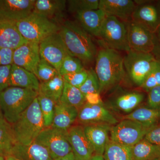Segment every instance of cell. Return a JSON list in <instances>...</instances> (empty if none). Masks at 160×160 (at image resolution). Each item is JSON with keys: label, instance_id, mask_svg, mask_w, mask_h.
I'll return each instance as SVG.
<instances>
[{"label": "cell", "instance_id": "e575fe53", "mask_svg": "<svg viewBox=\"0 0 160 160\" xmlns=\"http://www.w3.org/2000/svg\"><path fill=\"white\" fill-rule=\"evenodd\" d=\"M84 69L82 62L81 60L69 55L63 60L59 72L62 76H63L65 75L81 71Z\"/></svg>", "mask_w": 160, "mask_h": 160}, {"label": "cell", "instance_id": "d4e9b609", "mask_svg": "<svg viewBox=\"0 0 160 160\" xmlns=\"http://www.w3.org/2000/svg\"><path fill=\"white\" fill-rule=\"evenodd\" d=\"M40 82L35 75L26 69L12 65L9 86L20 87L38 91Z\"/></svg>", "mask_w": 160, "mask_h": 160}, {"label": "cell", "instance_id": "f6af8a7d", "mask_svg": "<svg viewBox=\"0 0 160 160\" xmlns=\"http://www.w3.org/2000/svg\"><path fill=\"white\" fill-rule=\"evenodd\" d=\"M54 160H77L75 158L74 155L72 152L70 154L64 157L59 158L57 159Z\"/></svg>", "mask_w": 160, "mask_h": 160}, {"label": "cell", "instance_id": "cb8c5ba5", "mask_svg": "<svg viewBox=\"0 0 160 160\" xmlns=\"http://www.w3.org/2000/svg\"><path fill=\"white\" fill-rule=\"evenodd\" d=\"M78 110L59 101L55 105L54 114L51 126L67 130L77 120Z\"/></svg>", "mask_w": 160, "mask_h": 160}, {"label": "cell", "instance_id": "74e56055", "mask_svg": "<svg viewBox=\"0 0 160 160\" xmlns=\"http://www.w3.org/2000/svg\"><path fill=\"white\" fill-rule=\"evenodd\" d=\"M147 106L154 109H160V86H157L148 92Z\"/></svg>", "mask_w": 160, "mask_h": 160}, {"label": "cell", "instance_id": "5b68a950", "mask_svg": "<svg viewBox=\"0 0 160 160\" xmlns=\"http://www.w3.org/2000/svg\"><path fill=\"white\" fill-rule=\"evenodd\" d=\"M15 24L25 39L39 44L49 36L59 32L60 28L57 23L32 12Z\"/></svg>", "mask_w": 160, "mask_h": 160}, {"label": "cell", "instance_id": "681fc988", "mask_svg": "<svg viewBox=\"0 0 160 160\" xmlns=\"http://www.w3.org/2000/svg\"><path fill=\"white\" fill-rule=\"evenodd\" d=\"M0 160H5V157L3 156L0 155Z\"/></svg>", "mask_w": 160, "mask_h": 160}, {"label": "cell", "instance_id": "8d00e7d4", "mask_svg": "<svg viewBox=\"0 0 160 160\" xmlns=\"http://www.w3.org/2000/svg\"><path fill=\"white\" fill-rule=\"evenodd\" d=\"M88 71L84 69L81 71L65 75L63 77L64 81L71 86L80 88L84 84L88 77Z\"/></svg>", "mask_w": 160, "mask_h": 160}, {"label": "cell", "instance_id": "d6a6232c", "mask_svg": "<svg viewBox=\"0 0 160 160\" xmlns=\"http://www.w3.org/2000/svg\"><path fill=\"white\" fill-rule=\"evenodd\" d=\"M99 0H69L67 1L68 10L75 14L78 12L98 9Z\"/></svg>", "mask_w": 160, "mask_h": 160}, {"label": "cell", "instance_id": "c3c4849f", "mask_svg": "<svg viewBox=\"0 0 160 160\" xmlns=\"http://www.w3.org/2000/svg\"><path fill=\"white\" fill-rule=\"evenodd\" d=\"M3 118L2 112V108H1V103H0V118Z\"/></svg>", "mask_w": 160, "mask_h": 160}, {"label": "cell", "instance_id": "ee69618b", "mask_svg": "<svg viewBox=\"0 0 160 160\" xmlns=\"http://www.w3.org/2000/svg\"><path fill=\"white\" fill-rule=\"evenodd\" d=\"M86 103L90 105H99L103 104L99 92L88 93L85 95Z\"/></svg>", "mask_w": 160, "mask_h": 160}, {"label": "cell", "instance_id": "8992f818", "mask_svg": "<svg viewBox=\"0 0 160 160\" xmlns=\"http://www.w3.org/2000/svg\"><path fill=\"white\" fill-rule=\"evenodd\" d=\"M98 38L104 47L126 52L130 50L126 22L114 17L106 16Z\"/></svg>", "mask_w": 160, "mask_h": 160}, {"label": "cell", "instance_id": "7c38bea8", "mask_svg": "<svg viewBox=\"0 0 160 160\" xmlns=\"http://www.w3.org/2000/svg\"><path fill=\"white\" fill-rule=\"evenodd\" d=\"M126 22L130 50L151 53L154 46V33L132 21Z\"/></svg>", "mask_w": 160, "mask_h": 160}, {"label": "cell", "instance_id": "d590c367", "mask_svg": "<svg viewBox=\"0 0 160 160\" xmlns=\"http://www.w3.org/2000/svg\"><path fill=\"white\" fill-rule=\"evenodd\" d=\"M88 75L84 84L79 88L84 94L99 92L100 83L94 69L90 68L88 70Z\"/></svg>", "mask_w": 160, "mask_h": 160}, {"label": "cell", "instance_id": "4dcf8cb0", "mask_svg": "<svg viewBox=\"0 0 160 160\" xmlns=\"http://www.w3.org/2000/svg\"><path fill=\"white\" fill-rule=\"evenodd\" d=\"M105 160H132L130 147L109 140L103 155Z\"/></svg>", "mask_w": 160, "mask_h": 160}, {"label": "cell", "instance_id": "83f0119b", "mask_svg": "<svg viewBox=\"0 0 160 160\" xmlns=\"http://www.w3.org/2000/svg\"><path fill=\"white\" fill-rule=\"evenodd\" d=\"M64 84L65 81L63 76L59 73L47 82H40L38 93L58 102L62 94Z\"/></svg>", "mask_w": 160, "mask_h": 160}, {"label": "cell", "instance_id": "ac0fdd59", "mask_svg": "<svg viewBox=\"0 0 160 160\" xmlns=\"http://www.w3.org/2000/svg\"><path fill=\"white\" fill-rule=\"evenodd\" d=\"M83 126L86 137L94 150V154L103 156L110 140L112 126L107 124H93Z\"/></svg>", "mask_w": 160, "mask_h": 160}, {"label": "cell", "instance_id": "4fadbf2b", "mask_svg": "<svg viewBox=\"0 0 160 160\" xmlns=\"http://www.w3.org/2000/svg\"><path fill=\"white\" fill-rule=\"evenodd\" d=\"M36 0H0V21L16 23L31 14Z\"/></svg>", "mask_w": 160, "mask_h": 160}, {"label": "cell", "instance_id": "ab89813d", "mask_svg": "<svg viewBox=\"0 0 160 160\" xmlns=\"http://www.w3.org/2000/svg\"><path fill=\"white\" fill-rule=\"evenodd\" d=\"M144 139L160 148V122L149 130Z\"/></svg>", "mask_w": 160, "mask_h": 160}, {"label": "cell", "instance_id": "277c9868", "mask_svg": "<svg viewBox=\"0 0 160 160\" xmlns=\"http://www.w3.org/2000/svg\"><path fill=\"white\" fill-rule=\"evenodd\" d=\"M12 127L17 143L29 145L35 141L45 128L37 98Z\"/></svg>", "mask_w": 160, "mask_h": 160}, {"label": "cell", "instance_id": "bcb514c9", "mask_svg": "<svg viewBox=\"0 0 160 160\" xmlns=\"http://www.w3.org/2000/svg\"><path fill=\"white\" fill-rule=\"evenodd\" d=\"M89 160H105L102 155L94 154Z\"/></svg>", "mask_w": 160, "mask_h": 160}, {"label": "cell", "instance_id": "7dc6e473", "mask_svg": "<svg viewBox=\"0 0 160 160\" xmlns=\"http://www.w3.org/2000/svg\"><path fill=\"white\" fill-rule=\"evenodd\" d=\"M5 160H18L12 155H9L5 157Z\"/></svg>", "mask_w": 160, "mask_h": 160}, {"label": "cell", "instance_id": "f546056e", "mask_svg": "<svg viewBox=\"0 0 160 160\" xmlns=\"http://www.w3.org/2000/svg\"><path fill=\"white\" fill-rule=\"evenodd\" d=\"M60 101L79 110L86 102L85 95L79 88L70 85L65 81L62 94Z\"/></svg>", "mask_w": 160, "mask_h": 160}, {"label": "cell", "instance_id": "f35d334b", "mask_svg": "<svg viewBox=\"0 0 160 160\" xmlns=\"http://www.w3.org/2000/svg\"><path fill=\"white\" fill-rule=\"evenodd\" d=\"M12 65L0 66V93L9 87Z\"/></svg>", "mask_w": 160, "mask_h": 160}, {"label": "cell", "instance_id": "8fae6325", "mask_svg": "<svg viewBox=\"0 0 160 160\" xmlns=\"http://www.w3.org/2000/svg\"><path fill=\"white\" fill-rule=\"evenodd\" d=\"M77 121L82 126L93 124H107L112 126L118 123L104 103L90 105L86 103L78 110Z\"/></svg>", "mask_w": 160, "mask_h": 160}, {"label": "cell", "instance_id": "d6986e66", "mask_svg": "<svg viewBox=\"0 0 160 160\" xmlns=\"http://www.w3.org/2000/svg\"><path fill=\"white\" fill-rule=\"evenodd\" d=\"M77 22L92 36L98 38L104 21L107 16L99 9L78 12L75 14Z\"/></svg>", "mask_w": 160, "mask_h": 160}, {"label": "cell", "instance_id": "7a4b0ae2", "mask_svg": "<svg viewBox=\"0 0 160 160\" xmlns=\"http://www.w3.org/2000/svg\"><path fill=\"white\" fill-rule=\"evenodd\" d=\"M95 71L100 83V93L108 91L121 82L126 71L124 57L119 51L103 46L98 50Z\"/></svg>", "mask_w": 160, "mask_h": 160}, {"label": "cell", "instance_id": "603a6c76", "mask_svg": "<svg viewBox=\"0 0 160 160\" xmlns=\"http://www.w3.org/2000/svg\"><path fill=\"white\" fill-rule=\"evenodd\" d=\"M11 155L18 160H53L47 149L36 142L26 145L17 143Z\"/></svg>", "mask_w": 160, "mask_h": 160}, {"label": "cell", "instance_id": "30bf717a", "mask_svg": "<svg viewBox=\"0 0 160 160\" xmlns=\"http://www.w3.org/2000/svg\"><path fill=\"white\" fill-rule=\"evenodd\" d=\"M40 58L59 71L63 60L70 52L59 32L49 36L39 44Z\"/></svg>", "mask_w": 160, "mask_h": 160}, {"label": "cell", "instance_id": "9c48e42d", "mask_svg": "<svg viewBox=\"0 0 160 160\" xmlns=\"http://www.w3.org/2000/svg\"><path fill=\"white\" fill-rule=\"evenodd\" d=\"M152 127H147L133 120L123 119L112 126L110 139L123 146L131 147L143 140Z\"/></svg>", "mask_w": 160, "mask_h": 160}, {"label": "cell", "instance_id": "44dd1931", "mask_svg": "<svg viewBox=\"0 0 160 160\" xmlns=\"http://www.w3.org/2000/svg\"><path fill=\"white\" fill-rule=\"evenodd\" d=\"M145 98V95L138 91H126L117 95L109 101V106L116 111L127 114L138 107Z\"/></svg>", "mask_w": 160, "mask_h": 160}, {"label": "cell", "instance_id": "484cf974", "mask_svg": "<svg viewBox=\"0 0 160 160\" xmlns=\"http://www.w3.org/2000/svg\"><path fill=\"white\" fill-rule=\"evenodd\" d=\"M123 119L133 120L148 127H152L160 122V109L147 107H138L123 117Z\"/></svg>", "mask_w": 160, "mask_h": 160}, {"label": "cell", "instance_id": "6da1fadb", "mask_svg": "<svg viewBox=\"0 0 160 160\" xmlns=\"http://www.w3.org/2000/svg\"><path fill=\"white\" fill-rule=\"evenodd\" d=\"M59 33L70 54L82 62L91 63L95 60L98 49L91 36L77 22L66 20L60 26Z\"/></svg>", "mask_w": 160, "mask_h": 160}, {"label": "cell", "instance_id": "3957f363", "mask_svg": "<svg viewBox=\"0 0 160 160\" xmlns=\"http://www.w3.org/2000/svg\"><path fill=\"white\" fill-rule=\"evenodd\" d=\"M38 95V92L32 89L9 86L0 93L3 118L12 125L14 124Z\"/></svg>", "mask_w": 160, "mask_h": 160}, {"label": "cell", "instance_id": "f907efd6", "mask_svg": "<svg viewBox=\"0 0 160 160\" xmlns=\"http://www.w3.org/2000/svg\"><path fill=\"white\" fill-rule=\"evenodd\" d=\"M160 160V159H158V160Z\"/></svg>", "mask_w": 160, "mask_h": 160}, {"label": "cell", "instance_id": "7bdbcfd3", "mask_svg": "<svg viewBox=\"0 0 160 160\" xmlns=\"http://www.w3.org/2000/svg\"><path fill=\"white\" fill-rule=\"evenodd\" d=\"M151 53L160 62V27L154 33V46Z\"/></svg>", "mask_w": 160, "mask_h": 160}, {"label": "cell", "instance_id": "52a82bcc", "mask_svg": "<svg viewBox=\"0 0 160 160\" xmlns=\"http://www.w3.org/2000/svg\"><path fill=\"white\" fill-rule=\"evenodd\" d=\"M157 62L151 53L130 50L124 57L126 72L132 82L141 87Z\"/></svg>", "mask_w": 160, "mask_h": 160}, {"label": "cell", "instance_id": "b9f144b4", "mask_svg": "<svg viewBox=\"0 0 160 160\" xmlns=\"http://www.w3.org/2000/svg\"><path fill=\"white\" fill-rule=\"evenodd\" d=\"M147 78L153 86H160V62L157 61Z\"/></svg>", "mask_w": 160, "mask_h": 160}, {"label": "cell", "instance_id": "4316f807", "mask_svg": "<svg viewBox=\"0 0 160 160\" xmlns=\"http://www.w3.org/2000/svg\"><path fill=\"white\" fill-rule=\"evenodd\" d=\"M132 160H157L160 159V148L143 139L130 147Z\"/></svg>", "mask_w": 160, "mask_h": 160}, {"label": "cell", "instance_id": "2e32d148", "mask_svg": "<svg viewBox=\"0 0 160 160\" xmlns=\"http://www.w3.org/2000/svg\"><path fill=\"white\" fill-rule=\"evenodd\" d=\"M146 2L136 6L130 21L154 33L160 27V6Z\"/></svg>", "mask_w": 160, "mask_h": 160}, {"label": "cell", "instance_id": "f1b7e54d", "mask_svg": "<svg viewBox=\"0 0 160 160\" xmlns=\"http://www.w3.org/2000/svg\"><path fill=\"white\" fill-rule=\"evenodd\" d=\"M16 144L12 125L4 118H0V155H11Z\"/></svg>", "mask_w": 160, "mask_h": 160}, {"label": "cell", "instance_id": "1f68e13d", "mask_svg": "<svg viewBox=\"0 0 160 160\" xmlns=\"http://www.w3.org/2000/svg\"><path fill=\"white\" fill-rule=\"evenodd\" d=\"M37 99L42 115L45 128L50 127L53 122L56 102L51 99L41 95H38Z\"/></svg>", "mask_w": 160, "mask_h": 160}, {"label": "cell", "instance_id": "9a60e30c", "mask_svg": "<svg viewBox=\"0 0 160 160\" xmlns=\"http://www.w3.org/2000/svg\"><path fill=\"white\" fill-rule=\"evenodd\" d=\"M40 58L39 45L28 42L14 50L13 64L36 74Z\"/></svg>", "mask_w": 160, "mask_h": 160}, {"label": "cell", "instance_id": "60d3db41", "mask_svg": "<svg viewBox=\"0 0 160 160\" xmlns=\"http://www.w3.org/2000/svg\"><path fill=\"white\" fill-rule=\"evenodd\" d=\"M13 51L10 49H0V66L13 64Z\"/></svg>", "mask_w": 160, "mask_h": 160}, {"label": "cell", "instance_id": "ffe728a7", "mask_svg": "<svg viewBox=\"0 0 160 160\" xmlns=\"http://www.w3.org/2000/svg\"><path fill=\"white\" fill-rule=\"evenodd\" d=\"M66 7L65 0H36L32 12L57 23L65 17Z\"/></svg>", "mask_w": 160, "mask_h": 160}, {"label": "cell", "instance_id": "836d02e7", "mask_svg": "<svg viewBox=\"0 0 160 160\" xmlns=\"http://www.w3.org/2000/svg\"><path fill=\"white\" fill-rule=\"evenodd\" d=\"M59 74L53 66L43 59H40L38 64L36 76L40 82H47Z\"/></svg>", "mask_w": 160, "mask_h": 160}, {"label": "cell", "instance_id": "5bb4252c", "mask_svg": "<svg viewBox=\"0 0 160 160\" xmlns=\"http://www.w3.org/2000/svg\"><path fill=\"white\" fill-rule=\"evenodd\" d=\"M72 152L77 160H89L94 152L86 137L83 126H72L67 130Z\"/></svg>", "mask_w": 160, "mask_h": 160}, {"label": "cell", "instance_id": "e0dca14e", "mask_svg": "<svg viewBox=\"0 0 160 160\" xmlns=\"http://www.w3.org/2000/svg\"><path fill=\"white\" fill-rule=\"evenodd\" d=\"M136 6L132 0H100L98 9L124 22L131 21Z\"/></svg>", "mask_w": 160, "mask_h": 160}, {"label": "cell", "instance_id": "ba28073f", "mask_svg": "<svg viewBox=\"0 0 160 160\" xmlns=\"http://www.w3.org/2000/svg\"><path fill=\"white\" fill-rule=\"evenodd\" d=\"M34 142L45 147L53 160L66 157L72 152L67 130L52 126L45 128Z\"/></svg>", "mask_w": 160, "mask_h": 160}, {"label": "cell", "instance_id": "7402d4cb", "mask_svg": "<svg viewBox=\"0 0 160 160\" xmlns=\"http://www.w3.org/2000/svg\"><path fill=\"white\" fill-rule=\"evenodd\" d=\"M28 42L21 34L15 23L0 21V49L15 50Z\"/></svg>", "mask_w": 160, "mask_h": 160}]
</instances>
